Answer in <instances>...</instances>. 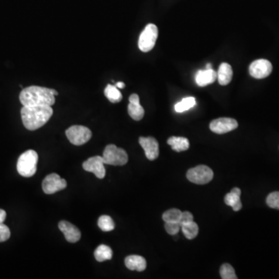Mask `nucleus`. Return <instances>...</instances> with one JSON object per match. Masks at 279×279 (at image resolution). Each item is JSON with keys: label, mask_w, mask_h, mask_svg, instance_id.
<instances>
[{"label": "nucleus", "mask_w": 279, "mask_h": 279, "mask_svg": "<svg viewBox=\"0 0 279 279\" xmlns=\"http://www.w3.org/2000/svg\"><path fill=\"white\" fill-rule=\"evenodd\" d=\"M23 125L29 130L41 128L53 115L50 106H23L21 109Z\"/></svg>", "instance_id": "nucleus-1"}, {"label": "nucleus", "mask_w": 279, "mask_h": 279, "mask_svg": "<svg viewBox=\"0 0 279 279\" xmlns=\"http://www.w3.org/2000/svg\"><path fill=\"white\" fill-rule=\"evenodd\" d=\"M20 101L23 106H51L55 102V97L52 94L50 89L34 86L22 90Z\"/></svg>", "instance_id": "nucleus-2"}, {"label": "nucleus", "mask_w": 279, "mask_h": 279, "mask_svg": "<svg viewBox=\"0 0 279 279\" xmlns=\"http://www.w3.org/2000/svg\"><path fill=\"white\" fill-rule=\"evenodd\" d=\"M38 154L34 150H28L21 154L17 161L16 169L23 177H32L37 172Z\"/></svg>", "instance_id": "nucleus-3"}, {"label": "nucleus", "mask_w": 279, "mask_h": 279, "mask_svg": "<svg viewBox=\"0 0 279 279\" xmlns=\"http://www.w3.org/2000/svg\"><path fill=\"white\" fill-rule=\"evenodd\" d=\"M105 164L114 166H122L127 164L128 155L125 150L118 148L114 145H109L104 150L102 155Z\"/></svg>", "instance_id": "nucleus-4"}, {"label": "nucleus", "mask_w": 279, "mask_h": 279, "mask_svg": "<svg viewBox=\"0 0 279 279\" xmlns=\"http://www.w3.org/2000/svg\"><path fill=\"white\" fill-rule=\"evenodd\" d=\"M158 29L157 26L152 23L147 25L142 31L138 41V47L143 52H148L154 48L156 41L158 39Z\"/></svg>", "instance_id": "nucleus-5"}, {"label": "nucleus", "mask_w": 279, "mask_h": 279, "mask_svg": "<svg viewBox=\"0 0 279 279\" xmlns=\"http://www.w3.org/2000/svg\"><path fill=\"white\" fill-rule=\"evenodd\" d=\"M187 179L197 185H205L213 179V172L206 165H199L189 169L187 172Z\"/></svg>", "instance_id": "nucleus-6"}, {"label": "nucleus", "mask_w": 279, "mask_h": 279, "mask_svg": "<svg viewBox=\"0 0 279 279\" xmlns=\"http://www.w3.org/2000/svg\"><path fill=\"white\" fill-rule=\"evenodd\" d=\"M66 136L72 145L81 146L91 139L92 132L84 126H72L66 130Z\"/></svg>", "instance_id": "nucleus-7"}, {"label": "nucleus", "mask_w": 279, "mask_h": 279, "mask_svg": "<svg viewBox=\"0 0 279 279\" xmlns=\"http://www.w3.org/2000/svg\"><path fill=\"white\" fill-rule=\"evenodd\" d=\"M66 187V181L62 179L58 174H50L43 181V191H44V193L48 194V195L62 191V190L65 189Z\"/></svg>", "instance_id": "nucleus-8"}, {"label": "nucleus", "mask_w": 279, "mask_h": 279, "mask_svg": "<svg viewBox=\"0 0 279 279\" xmlns=\"http://www.w3.org/2000/svg\"><path fill=\"white\" fill-rule=\"evenodd\" d=\"M272 72V65L269 61L259 59L250 64L249 72L253 78L261 79L270 75Z\"/></svg>", "instance_id": "nucleus-9"}, {"label": "nucleus", "mask_w": 279, "mask_h": 279, "mask_svg": "<svg viewBox=\"0 0 279 279\" xmlns=\"http://www.w3.org/2000/svg\"><path fill=\"white\" fill-rule=\"evenodd\" d=\"M238 127L237 120L232 118H222L216 119L209 124V128L213 133L217 134H224V133H228L235 130Z\"/></svg>", "instance_id": "nucleus-10"}, {"label": "nucleus", "mask_w": 279, "mask_h": 279, "mask_svg": "<svg viewBox=\"0 0 279 279\" xmlns=\"http://www.w3.org/2000/svg\"><path fill=\"white\" fill-rule=\"evenodd\" d=\"M83 169L86 172H92L98 179H102L106 176V169L103 158L99 156H95L86 160L82 164Z\"/></svg>", "instance_id": "nucleus-11"}, {"label": "nucleus", "mask_w": 279, "mask_h": 279, "mask_svg": "<svg viewBox=\"0 0 279 279\" xmlns=\"http://www.w3.org/2000/svg\"><path fill=\"white\" fill-rule=\"evenodd\" d=\"M139 143L145 151V155L150 161L158 158L159 155V145L155 138L148 136V137L139 138Z\"/></svg>", "instance_id": "nucleus-12"}, {"label": "nucleus", "mask_w": 279, "mask_h": 279, "mask_svg": "<svg viewBox=\"0 0 279 279\" xmlns=\"http://www.w3.org/2000/svg\"><path fill=\"white\" fill-rule=\"evenodd\" d=\"M60 231L63 233L67 241L76 243L81 238V232L73 224L68 221H61L59 224Z\"/></svg>", "instance_id": "nucleus-13"}, {"label": "nucleus", "mask_w": 279, "mask_h": 279, "mask_svg": "<svg viewBox=\"0 0 279 279\" xmlns=\"http://www.w3.org/2000/svg\"><path fill=\"white\" fill-rule=\"evenodd\" d=\"M128 114L133 120L139 121L145 116V109L140 103V98L137 94H132L129 98Z\"/></svg>", "instance_id": "nucleus-14"}, {"label": "nucleus", "mask_w": 279, "mask_h": 279, "mask_svg": "<svg viewBox=\"0 0 279 279\" xmlns=\"http://www.w3.org/2000/svg\"><path fill=\"white\" fill-rule=\"evenodd\" d=\"M217 79V73L214 70L206 69L200 70L196 75V81L197 85L201 87L213 84Z\"/></svg>", "instance_id": "nucleus-15"}, {"label": "nucleus", "mask_w": 279, "mask_h": 279, "mask_svg": "<svg viewBox=\"0 0 279 279\" xmlns=\"http://www.w3.org/2000/svg\"><path fill=\"white\" fill-rule=\"evenodd\" d=\"M125 265L131 271H143L146 269V260L139 255H130L126 258Z\"/></svg>", "instance_id": "nucleus-16"}, {"label": "nucleus", "mask_w": 279, "mask_h": 279, "mask_svg": "<svg viewBox=\"0 0 279 279\" xmlns=\"http://www.w3.org/2000/svg\"><path fill=\"white\" fill-rule=\"evenodd\" d=\"M241 191L239 188H234L231 192L226 195L224 202L228 206H231L234 211H239L242 208L241 200H240Z\"/></svg>", "instance_id": "nucleus-17"}, {"label": "nucleus", "mask_w": 279, "mask_h": 279, "mask_svg": "<svg viewBox=\"0 0 279 279\" xmlns=\"http://www.w3.org/2000/svg\"><path fill=\"white\" fill-rule=\"evenodd\" d=\"M232 67L228 63H222L217 72V78L221 86H227L233 78Z\"/></svg>", "instance_id": "nucleus-18"}, {"label": "nucleus", "mask_w": 279, "mask_h": 279, "mask_svg": "<svg viewBox=\"0 0 279 279\" xmlns=\"http://www.w3.org/2000/svg\"><path fill=\"white\" fill-rule=\"evenodd\" d=\"M168 144L172 147V150L177 152L187 151L189 148L188 140L182 136H171L168 140Z\"/></svg>", "instance_id": "nucleus-19"}, {"label": "nucleus", "mask_w": 279, "mask_h": 279, "mask_svg": "<svg viewBox=\"0 0 279 279\" xmlns=\"http://www.w3.org/2000/svg\"><path fill=\"white\" fill-rule=\"evenodd\" d=\"M104 94L113 103L120 102L123 99V96H122L120 90H118L117 86H114V85L108 84L104 90Z\"/></svg>", "instance_id": "nucleus-20"}, {"label": "nucleus", "mask_w": 279, "mask_h": 279, "mask_svg": "<svg viewBox=\"0 0 279 279\" xmlns=\"http://www.w3.org/2000/svg\"><path fill=\"white\" fill-rule=\"evenodd\" d=\"M94 256L96 261H99V262H103V261H107V260L112 259V249L108 246L102 244V245L99 246L95 250Z\"/></svg>", "instance_id": "nucleus-21"}, {"label": "nucleus", "mask_w": 279, "mask_h": 279, "mask_svg": "<svg viewBox=\"0 0 279 279\" xmlns=\"http://www.w3.org/2000/svg\"><path fill=\"white\" fill-rule=\"evenodd\" d=\"M181 228H182L184 235L188 240H192L198 235L199 227L197 222H194V221L183 224Z\"/></svg>", "instance_id": "nucleus-22"}, {"label": "nucleus", "mask_w": 279, "mask_h": 279, "mask_svg": "<svg viewBox=\"0 0 279 279\" xmlns=\"http://www.w3.org/2000/svg\"><path fill=\"white\" fill-rule=\"evenodd\" d=\"M196 99L194 97H187L182 99L181 102H178L175 106V109L177 113H183L185 111L188 110L191 108L195 106Z\"/></svg>", "instance_id": "nucleus-23"}, {"label": "nucleus", "mask_w": 279, "mask_h": 279, "mask_svg": "<svg viewBox=\"0 0 279 279\" xmlns=\"http://www.w3.org/2000/svg\"><path fill=\"white\" fill-rule=\"evenodd\" d=\"M98 226L104 232H109V231H114L115 228V224H114L112 218L109 216H106V215H103L99 218Z\"/></svg>", "instance_id": "nucleus-24"}, {"label": "nucleus", "mask_w": 279, "mask_h": 279, "mask_svg": "<svg viewBox=\"0 0 279 279\" xmlns=\"http://www.w3.org/2000/svg\"><path fill=\"white\" fill-rule=\"evenodd\" d=\"M182 212L178 209H169L168 211L164 212L163 214V220L164 222H179Z\"/></svg>", "instance_id": "nucleus-25"}, {"label": "nucleus", "mask_w": 279, "mask_h": 279, "mask_svg": "<svg viewBox=\"0 0 279 279\" xmlns=\"http://www.w3.org/2000/svg\"><path fill=\"white\" fill-rule=\"evenodd\" d=\"M220 276L222 279H237V277L236 275L235 271L234 268L229 264H224L221 266Z\"/></svg>", "instance_id": "nucleus-26"}, {"label": "nucleus", "mask_w": 279, "mask_h": 279, "mask_svg": "<svg viewBox=\"0 0 279 279\" xmlns=\"http://www.w3.org/2000/svg\"><path fill=\"white\" fill-rule=\"evenodd\" d=\"M267 205L272 209H279V191H274L268 196Z\"/></svg>", "instance_id": "nucleus-27"}, {"label": "nucleus", "mask_w": 279, "mask_h": 279, "mask_svg": "<svg viewBox=\"0 0 279 279\" xmlns=\"http://www.w3.org/2000/svg\"><path fill=\"white\" fill-rule=\"evenodd\" d=\"M182 228L179 222H165L164 228L168 234L170 235H176L179 233V230Z\"/></svg>", "instance_id": "nucleus-28"}, {"label": "nucleus", "mask_w": 279, "mask_h": 279, "mask_svg": "<svg viewBox=\"0 0 279 279\" xmlns=\"http://www.w3.org/2000/svg\"><path fill=\"white\" fill-rule=\"evenodd\" d=\"M10 231L8 227L4 224H0V242L7 241L10 239Z\"/></svg>", "instance_id": "nucleus-29"}, {"label": "nucleus", "mask_w": 279, "mask_h": 279, "mask_svg": "<svg viewBox=\"0 0 279 279\" xmlns=\"http://www.w3.org/2000/svg\"><path fill=\"white\" fill-rule=\"evenodd\" d=\"M193 221V216L190 212L185 211L182 213V216H181L180 219H179V222H180L181 227L183 224H188V222Z\"/></svg>", "instance_id": "nucleus-30"}, {"label": "nucleus", "mask_w": 279, "mask_h": 279, "mask_svg": "<svg viewBox=\"0 0 279 279\" xmlns=\"http://www.w3.org/2000/svg\"><path fill=\"white\" fill-rule=\"evenodd\" d=\"M7 218V213L4 209H0V224H4Z\"/></svg>", "instance_id": "nucleus-31"}, {"label": "nucleus", "mask_w": 279, "mask_h": 279, "mask_svg": "<svg viewBox=\"0 0 279 279\" xmlns=\"http://www.w3.org/2000/svg\"><path fill=\"white\" fill-rule=\"evenodd\" d=\"M115 86L118 89H123L125 87V84L124 82H122V81H118V82L116 83Z\"/></svg>", "instance_id": "nucleus-32"}, {"label": "nucleus", "mask_w": 279, "mask_h": 279, "mask_svg": "<svg viewBox=\"0 0 279 279\" xmlns=\"http://www.w3.org/2000/svg\"><path fill=\"white\" fill-rule=\"evenodd\" d=\"M206 69H212L211 64H208V65H206Z\"/></svg>", "instance_id": "nucleus-33"}]
</instances>
